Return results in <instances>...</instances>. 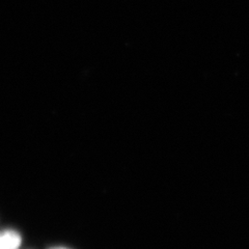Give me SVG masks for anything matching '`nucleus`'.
I'll list each match as a JSON object with an SVG mask.
<instances>
[{
	"instance_id": "obj_1",
	"label": "nucleus",
	"mask_w": 249,
	"mask_h": 249,
	"mask_svg": "<svg viewBox=\"0 0 249 249\" xmlns=\"http://www.w3.org/2000/svg\"><path fill=\"white\" fill-rule=\"evenodd\" d=\"M21 245V236L17 231L6 230L0 232V249H18Z\"/></svg>"
},
{
	"instance_id": "obj_2",
	"label": "nucleus",
	"mask_w": 249,
	"mask_h": 249,
	"mask_svg": "<svg viewBox=\"0 0 249 249\" xmlns=\"http://www.w3.org/2000/svg\"><path fill=\"white\" fill-rule=\"evenodd\" d=\"M50 249H69V248H66V247H53V248H50Z\"/></svg>"
}]
</instances>
